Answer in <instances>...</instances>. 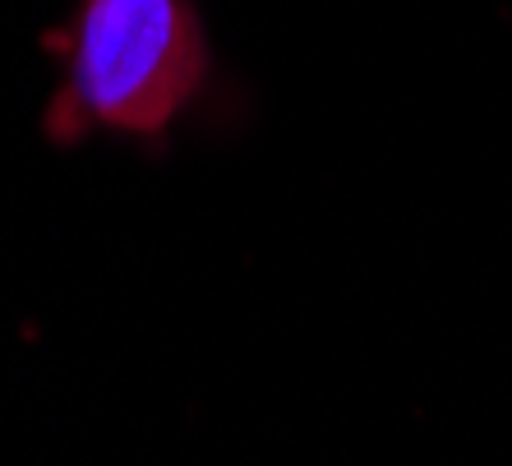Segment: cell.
<instances>
[{
	"label": "cell",
	"mask_w": 512,
	"mask_h": 466,
	"mask_svg": "<svg viewBox=\"0 0 512 466\" xmlns=\"http://www.w3.org/2000/svg\"><path fill=\"white\" fill-rule=\"evenodd\" d=\"M203 79L208 42L190 0H79L51 125L162 134L199 97Z\"/></svg>",
	"instance_id": "cell-1"
}]
</instances>
